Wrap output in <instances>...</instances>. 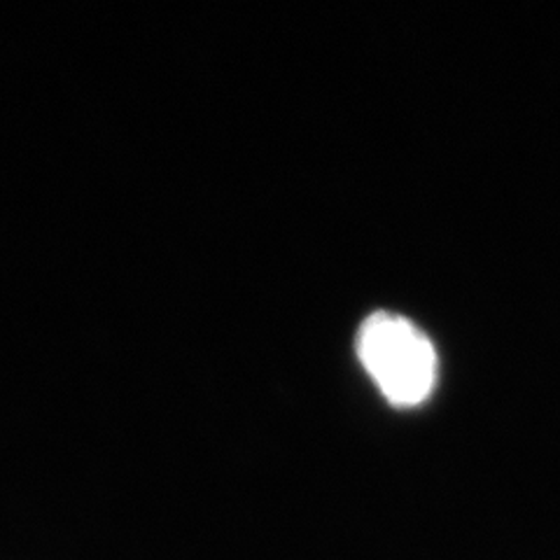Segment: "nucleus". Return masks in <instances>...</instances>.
<instances>
[{"label":"nucleus","mask_w":560,"mask_h":560,"mask_svg":"<svg viewBox=\"0 0 560 560\" xmlns=\"http://www.w3.org/2000/svg\"><path fill=\"white\" fill-rule=\"evenodd\" d=\"M358 355L395 407L423 405L434 390L436 350L425 331L401 315H370L360 327Z\"/></svg>","instance_id":"f257e3e1"}]
</instances>
